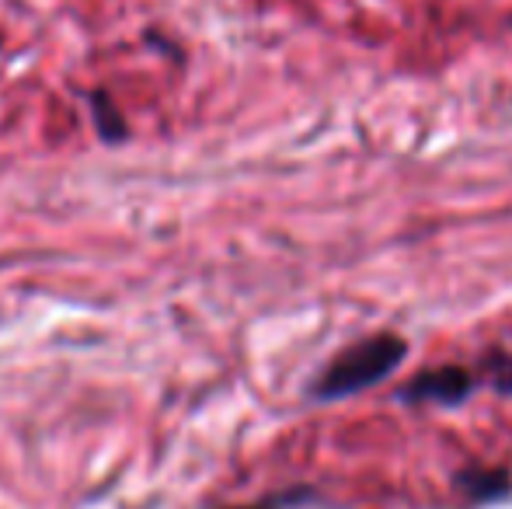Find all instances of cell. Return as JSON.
<instances>
[{"label":"cell","instance_id":"cell-6","mask_svg":"<svg viewBox=\"0 0 512 509\" xmlns=\"http://www.w3.org/2000/svg\"><path fill=\"white\" fill-rule=\"evenodd\" d=\"M234 509H269V506H234Z\"/></svg>","mask_w":512,"mask_h":509},{"label":"cell","instance_id":"cell-2","mask_svg":"<svg viewBox=\"0 0 512 509\" xmlns=\"http://www.w3.org/2000/svg\"><path fill=\"white\" fill-rule=\"evenodd\" d=\"M478 391V374L467 367H429L398 391L401 405H443L457 408Z\"/></svg>","mask_w":512,"mask_h":509},{"label":"cell","instance_id":"cell-3","mask_svg":"<svg viewBox=\"0 0 512 509\" xmlns=\"http://www.w3.org/2000/svg\"><path fill=\"white\" fill-rule=\"evenodd\" d=\"M453 485L474 503H499L512 496V475L506 468H464L457 471Z\"/></svg>","mask_w":512,"mask_h":509},{"label":"cell","instance_id":"cell-1","mask_svg":"<svg viewBox=\"0 0 512 509\" xmlns=\"http://www.w3.org/2000/svg\"><path fill=\"white\" fill-rule=\"evenodd\" d=\"M408 342L394 332H380L370 339H359L345 346L331 363H324L321 374L310 384V398L314 401H342L352 394H363L370 387L394 374L405 363Z\"/></svg>","mask_w":512,"mask_h":509},{"label":"cell","instance_id":"cell-5","mask_svg":"<svg viewBox=\"0 0 512 509\" xmlns=\"http://www.w3.org/2000/svg\"><path fill=\"white\" fill-rule=\"evenodd\" d=\"M478 374L499 394H512V353H506V349H488V353L481 356Z\"/></svg>","mask_w":512,"mask_h":509},{"label":"cell","instance_id":"cell-4","mask_svg":"<svg viewBox=\"0 0 512 509\" xmlns=\"http://www.w3.org/2000/svg\"><path fill=\"white\" fill-rule=\"evenodd\" d=\"M88 105H91V119H95L98 133H102V140L115 143V140H126V119H122L119 105L112 102V95L108 91H91L88 95Z\"/></svg>","mask_w":512,"mask_h":509},{"label":"cell","instance_id":"cell-7","mask_svg":"<svg viewBox=\"0 0 512 509\" xmlns=\"http://www.w3.org/2000/svg\"><path fill=\"white\" fill-rule=\"evenodd\" d=\"M509 25H512V18H509Z\"/></svg>","mask_w":512,"mask_h":509}]
</instances>
